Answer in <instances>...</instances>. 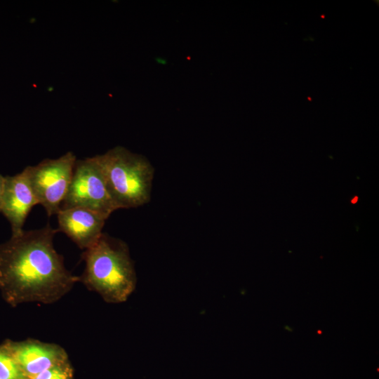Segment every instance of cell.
<instances>
[{
	"mask_svg": "<svg viewBox=\"0 0 379 379\" xmlns=\"http://www.w3.org/2000/svg\"><path fill=\"white\" fill-rule=\"evenodd\" d=\"M27 379H72V371L69 364L66 361Z\"/></svg>",
	"mask_w": 379,
	"mask_h": 379,
	"instance_id": "cell-10",
	"label": "cell"
},
{
	"mask_svg": "<svg viewBox=\"0 0 379 379\" xmlns=\"http://www.w3.org/2000/svg\"><path fill=\"white\" fill-rule=\"evenodd\" d=\"M6 348L19 365L26 378H32L67 360L64 350L55 344L30 340L13 345Z\"/></svg>",
	"mask_w": 379,
	"mask_h": 379,
	"instance_id": "cell-8",
	"label": "cell"
},
{
	"mask_svg": "<svg viewBox=\"0 0 379 379\" xmlns=\"http://www.w3.org/2000/svg\"><path fill=\"white\" fill-rule=\"evenodd\" d=\"M58 232L48 223L23 230L0 246V284L15 302H54L79 280L54 248Z\"/></svg>",
	"mask_w": 379,
	"mask_h": 379,
	"instance_id": "cell-1",
	"label": "cell"
},
{
	"mask_svg": "<svg viewBox=\"0 0 379 379\" xmlns=\"http://www.w3.org/2000/svg\"><path fill=\"white\" fill-rule=\"evenodd\" d=\"M86 267L81 278L106 302H123L133 292L136 274L128 248L106 233L84 252Z\"/></svg>",
	"mask_w": 379,
	"mask_h": 379,
	"instance_id": "cell-2",
	"label": "cell"
},
{
	"mask_svg": "<svg viewBox=\"0 0 379 379\" xmlns=\"http://www.w3.org/2000/svg\"><path fill=\"white\" fill-rule=\"evenodd\" d=\"M19 365L8 350L0 349V379H25Z\"/></svg>",
	"mask_w": 379,
	"mask_h": 379,
	"instance_id": "cell-9",
	"label": "cell"
},
{
	"mask_svg": "<svg viewBox=\"0 0 379 379\" xmlns=\"http://www.w3.org/2000/svg\"><path fill=\"white\" fill-rule=\"evenodd\" d=\"M57 216L59 231L85 250L100 237L107 220L98 213L79 207L60 209Z\"/></svg>",
	"mask_w": 379,
	"mask_h": 379,
	"instance_id": "cell-7",
	"label": "cell"
},
{
	"mask_svg": "<svg viewBox=\"0 0 379 379\" xmlns=\"http://www.w3.org/2000/svg\"><path fill=\"white\" fill-rule=\"evenodd\" d=\"M36 204L39 202L24 170L15 175L6 176L0 213L10 222L12 236L24 230L27 217Z\"/></svg>",
	"mask_w": 379,
	"mask_h": 379,
	"instance_id": "cell-6",
	"label": "cell"
},
{
	"mask_svg": "<svg viewBox=\"0 0 379 379\" xmlns=\"http://www.w3.org/2000/svg\"><path fill=\"white\" fill-rule=\"evenodd\" d=\"M75 207L91 210L106 219L117 210L93 157L77 160L68 191L60 210Z\"/></svg>",
	"mask_w": 379,
	"mask_h": 379,
	"instance_id": "cell-5",
	"label": "cell"
},
{
	"mask_svg": "<svg viewBox=\"0 0 379 379\" xmlns=\"http://www.w3.org/2000/svg\"><path fill=\"white\" fill-rule=\"evenodd\" d=\"M93 157L117 209L136 208L149 201L154 169L145 157L117 146Z\"/></svg>",
	"mask_w": 379,
	"mask_h": 379,
	"instance_id": "cell-3",
	"label": "cell"
},
{
	"mask_svg": "<svg viewBox=\"0 0 379 379\" xmlns=\"http://www.w3.org/2000/svg\"><path fill=\"white\" fill-rule=\"evenodd\" d=\"M5 181H6V176H4L0 173V210H1V201H2L4 190Z\"/></svg>",
	"mask_w": 379,
	"mask_h": 379,
	"instance_id": "cell-11",
	"label": "cell"
},
{
	"mask_svg": "<svg viewBox=\"0 0 379 379\" xmlns=\"http://www.w3.org/2000/svg\"><path fill=\"white\" fill-rule=\"evenodd\" d=\"M77 158L67 152L57 159H46L24 168L31 188L50 217L57 214L72 180Z\"/></svg>",
	"mask_w": 379,
	"mask_h": 379,
	"instance_id": "cell-4",
	"label": "cell"
}]
</instances>
